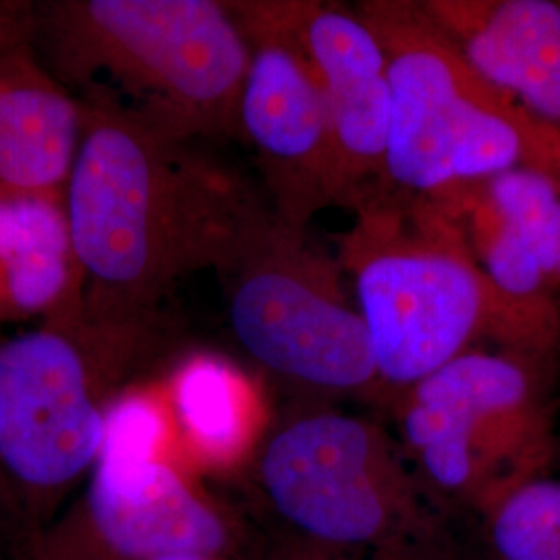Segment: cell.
<instances>
[{
	"mask_svg": "<svg viewBox=\"0 0 560 560\" xmlns=\"http://www.w3.org/2000/svg\"><path fill=\"white\" fill-rule=\"evenodd\" d=\"M390 85L386 189L432 196L448 185L532 168L560 185V131L481 78L421 0H363Z\"/></svg>",
	"mask_w": 560,
	"mask_h": 560,
	"instance_id": "cell-3",
	"label": "cell"
},
{
	"mask_svg": "<svg viewBox=\"0 0 560 560\" xmlns=\"http://www.w3.org/2000/svg\"><path fill=\"white\" fill-rule=\"evenodd\" d=\"M40 252L73 254L59 194H0V261Z\"/></svg>",
	"mask_w": 560,
	"mask_h": 560,
	"instance_id": "cell-17",
	"label": "cell"
},
{
	"mask_svg": "<svg viewBox=\"0 0 560 560\" xmlns=\"http://www.w3.org/2000/svg\"><path fill=\"white\" fill-rule=\"evenodd\" d=\"M59 73L183 140H241L249 46L229 2L67 0L50 9Z\"/></svg>",
	"mask_w": 560,
	"mask_h": 560,
	"instance_id": "cell-4",
	"label": "cell"
},
{
	"mask_svg": "<svg viewBox=\"0 0 560 560\" xmlns=\"http://www.w3.org/2000/svg\"><path fill=\"white\" fill-rule=\"evenodd\" d=\"M541 363L471 349L405 388L400 428L425 478L486 506L550 453Z\"/></svg>",
	"mask_w": 560,
	"mask_h": 560,
	"instance_id": "cell-6",
	"label": "cell"
},
{
	"mask_svg": "<svg viewBox=\"0 0 560 560\" xmlns=\"http://www.w3.org/2000/svg\"><path fill=\"white\" fill-rule=\"evenodd\" d=\"M83 108L18 48L0 52V194H59L80 148Z\"/></svg>",
	"mask_w": 560,
	"mask_h": 560,
	"instance_id": "cell-14",
	"label": "cell"
},
{
	"mask_svg": "<svg viewBox=\"0 0 560 560\" xmlns=\"http://www.w3.org/2000/svg\"><path fill=\"white\" fill-rule=\"evenodd\" d=\"M501 560H560V480L529 478L488 504Z\"/></svg>",
	"mask_w": 560,
	"mask_h": 560,
	"instance_id": "cell-16",
	"label": "cell"
},
{
	"mask_svg": "<svg viewBox=\"0 0 560 560\" xmlns=\"http://www.w3.org/2000/svg\"><path fill=\"white\" fill-rule=\"evenodd\" d=\"M166 425L161 407L148 397L129 395L104 411V432L98 460L136 463L156 460Z\"/></svg>",
	"mask_w": 560,
	"mask_h": 560,
	"instance_id": "cell-18",
	"label": "cell"
},
{
	"mask_svg": "<svg viewBox=\"0 0 560 560\" xmlns=\"http://www.w3.org/2000/svg\"><path fill=\"white\" fill-rule=\"evenodd\" d=\"M441 206L502 300L560 330V185L532 168L463 180L425 196Z\"/></svg>",
	"mask_w": 560,
	"mask_h": 560,
	"instance_id": "cell-10",
	"label": "cell"
},
{
	"mask_svg": "<svg viewBox=\"0 0 560 560\" xmlns=\"http://www.w3.org/2000/svg\"><path fill=\"white\" fill-rule=\"evenodd\" d=\"M483 80L560 131V0H421Z\"/></svg>",
	"mask_w": 560,
	"mask_h": 560,
	"instance_id": "cell-12",
	"label": "cell"
},
{
	"mask_svg": "<svg viewBox=\"0 0 560 560\" xmlns=\"http://www.w3.org/2000/svg\"><path fill=\"white\" fill-rule=\"evenodd\" d=\"M559 277H560V258H559Z\"/></svg>",
	"mask_w": 560,
	"mask_h": 560,
	"instance_id": "cell-20",
	"label": "cell"
},
{
	"mask_svg": "<svg viewBox=\"0 0 560 560\" xmlns=\"http://www.w3.org/2000/svg\"><path fill=\"white\" fill-rule=\"evenodd\" d=\"M119 326L60 312L59 328L0 347V460L21 481L55 488L98 460L104 411L92 393V360Z\"/></svg>",
	"mask_w": 560,
	"mask_h": 560,
	"instance_id": "cell-9",
	"label": "cell"
},
{
	"mask_svg": "<svg viewBox=\"0 0 560 560\" xmlns=\"http://www.w3.org/2000/svg\"><path fill=\"white\" fill-rule=\"evenodd\" d=\"M284 2L289 23L320 81L342 208L353 212L386 189L390 85L384 50L355 9L312 0Z\"/></svg>",
	"mask_w": 560,
	"mask_h": 560,
	"instance_id": "cell-11",
	"label": "cell"
},
{
	"mask_svg": "<svg viewBox=\"0 0 560 560\" xmlns=\"http://www.w3.org/2000/svg\"><path fill=\"white\" fill-rule=\"evenodd\" d=\"M180 425L203 455L222 459L240 451L245 439V386L221 358L196 355L185 361L173 382Z\"/></svg>",
	"mask_w": 560,
	"mask_h": 560,
	"instance_id": "cell-15",
	"label": "cell"
},
{
	"mask_svg": "<svg viewBox=\"0 0 560 560\" xmlns=\"http://www.w3.org/2000/svg\"><path fill=\"white\" fill-rule=\"evenodd\" d=\"M222 279L231 328L268 372L318 390H360L378 382L339 260L307 229L266 208Z\"/></svg>",
	"mask_w": 560,
	"mask_h": 560,
	"instance_id": "cell-5",
	"label": "cell"
},
{
	"mask_svg": "<svg viewBox=\"0 0 560 560\" xmlns=\"http://www.w3.org/2000/svg\"><path fill=\"white\" fill-rule=\"evenodd\" d=\"M378 382L409 388L490 340L497 351L544 361L560 330L502 300L457 226L425 196L384 189L353 210L337 237Z\"/></svg>",
	"mask_w": 560,
	"mask_h": 560,
	"instance_id": "cell-2",
	"label": "cell"
},
{
	"mask_svg": "<svg viewBox=\"0 0 560 560\" xmlns=\"http://www.w3.org/2000/svg\"><path fill=\"white\" fill-rule=\"evenodd\" d=\"M80 148L67 180V217L85 293V320L159 324L180 279L224 277L264 206L191 140L106 92H83Z\"/></svg>",
	"mask_w": 560,
	"mask_h": 560,
	"instance_id": "cell-1",
	"label": "cell"
},
{
	"mask_svg": "<svg viewBox=\"0 0 560 560\" xmlns=\"http://www.w3.org/2000/svg\"><path fill=\"white\" fill-rule=\"evenodd\" d=\"M154 560H206V557H196V555H175V557H162Z\"/></svg>",
	"mask_w": 560,
	"mask_h": 560,
	"instance_id": "cell-19",
	"label": "cell"
},
{
	"mask_svg": "<svg viewBox=\"0 0 560 560\" xmlns=\"http://www.w3.org/2000/svg\"><path fill=\"white\" fill-rule=\"evenodd\" d=\"M249 46L241 88V140L258 152L261 177L280 221L307 229L342 208L339 162L314 65L287 18L284 0L229 2Z\"/></svg>",
	"mask_w": 560,
	"mask_h": 560,
	"instance_id": "cell-7",
	"label": "cell"
},
{
	"mask_svg": "<svg viewBox=\"0 0 560 560\" xmlns=\"http://www.w3.org/2000/svg\"><path fill=\"white\" fill-rule=\"evenodd\" d=\"M90 509L102 538L129 559L208 557L224 544L219 517L159 460H98Z\"/></svg>",
	"mask_w": 560,
	"mask_h": 560,
	"instance_id": "cell-13",
	"label": "cell"
},
{
	"mask_svg": "<svg viewBox=\"0 0 560 560\" xmlns=\"http://www.w3.org/2000/svg\"><path fill=\"white\" fill-rule=\"evenodd\" d=\"M261 480L284 520L326 544L378 541L416 506L390 439L370 421L335 411L280 428L264 451Z\"/></svg>",
	"mask_w": 560,
	"mask_h": 560,
	"instance_id": "cell-8",
	"label": "cell"
}]
</instances>
